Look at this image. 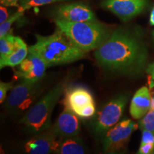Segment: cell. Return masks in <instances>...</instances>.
Wrapping results in <instances>:
<instances>
[{
  "instance_id": "52a82bcc",
  "label": "cell",
  "mask_w": 154,
  "mask_h": 154,
  "mask_svg": "<svg viewBox=\"0 0 154 154\" xmlns=\"http://www.w3.org/2000/svg\"><path fill=\"white\" fill-rule=\"evenodd\" d=\"M38 82L24 79L11 90L7 101L9 109L16 111L27 109L35 99L38 89Z\"/></svg>"
},
{
  "instance_id": "44dd1931",
  "label": "cell",
  "mask_w": 154,
  "mask_h": 154,
  "mask_svg": "<svg viewBox=\"0 0 154 154\" xmlns=\"http://www.w3.org/2000/svg\"><path fill=\"white\" fill-rule=\"evenodd\" d=\"M13 87V82H2L0 84V102L1 103L5 101L7 91Z\"/></svg>"
},
{
  "instance_id": "f1b7e54d",
  "label": "cell",
  "mask_w": 154,
  "mask_h": 154,
  "mask_svg": "<svg viewBox=\"0 0 154 154\" xmlns=\"http://www.w3.org/2000/svg\"><path fill=\"white\" fill-rule=\"evenodd\" d=\"M151 110H154V96H153V97L151 98Z\"/></svg>"
},
{
  "instance_id": "603a6c76",
  "label": "cell",
  "mask_w": 154,
  "mask_h": 154,
  "mask_svg": "<svg viewBox=\"0 0 154 154\" xmlns=\"http://www.w3.org/2000/svg\"><path fill=\"white\" fill-rule=\"evenodd\" d=\"M142 139L140 145L146 143L154 144V133L150 131H142Z\"/></svg>"
},
{
  "instance_id": "2e32d148",
  "label": "cell",
  "mask_w": 154,
  "mask_h": 154,
  "mask_svg": "<svg viewBox=\"0 0 154 154\" xmlns=\"http://www.w3.org/2000/svg\"><path fill=\"white\" fill-rule=\"evenodd\" d=\"M24 44L20 37L13 36L10 33L0 37V59L10 55Z\"/></svg>"
},
{
  "instance_id": "9a60e30c",
  "label": "cell",
  "mask_w": 154,
  "mask_h": 154,
  "mask_svg": "<svg viewBox=\"0 0 154 154\" xmlns=\"http://www.w3.org/2000/svg\"><path fill=\"white\" fill-rule=\"evenodd\" d=\"M85 153L84 146L77 136L61 138L58 149L55 153L83 154Z\"/></svg>"
},
{
  "instance_id": "5bb4252c",
  "label": "cell",
  "mask_w": 154,
  "mask_h": 154,
  "mask_svg": "<svg viewBox=\"0 0 154 154\" xmlns=\"http://www.w3.org/2000/svg\"><path fill=\"white\" fill-rule=\"evenodd\" d=\"M151 97L149 89L143 86L134 94L131 102L130 113L135 119H140L151 109Z\"/></svg>"
},
{
  "instance_id": "ffe728a7",
  "label": "cell",
  "mask_w": 154,
  "mask_h": 154,
  "mask_svg": "<svg viewBox=\"0 0 154 154\" xmlns=\"http://www.w3.org/2000/svg\"><path fill=\"white\" fill-rule=\"evenodd\" d=\"M139 126L142 131L147 130L154 133V110L150 109L149 112L140 119Z\"/></svg>"
},
{
  "instance_id": "cb8c5ba5",
  "label": "cell",
  "mask_w": 154,
  "mask_h": 154,
  "mask_svg": "<svg viewBox=\"0 0 154 154\" xmlns=\"http://www.w3.org/2000/svg\"><path fill=\"white\" fill-rule=\"evenodd\" d=\"M138 153L140 154H152L154 153V144L146 143L140 145Z\"/></svg>"
},
{
  "instance_id": "8fae6325",
  "label": "cell",
  "mask_w": 154,
  "mask_h": 154,
  "mask_svg": "<svg viewBox=\"0 0 154 154\" xmlns=\"http://www.w3.org/2000/svg\"><path fill=\"white\" fill-rule=\"evenodd\" d=\"M47 67L39 55L29 50L27 57L19 64L20 72H17V75L23 79L38 82L44 77Z\"/></svg>"
},
{
  "instance_id": "d4e9b609",
  "label": "cell",
  "mask_w": 154,
  "mask_h": 154,
  "mask_svg": "<svg viewBox=\"0 0 154 154\" xmlns=\"http://www.w3.org/2000/svg\"><path fill=\"white\" fill-rule=\"evenodd\" d=\"M19 1L20 0H0L1 5L5 7H19Z\"/></svg>"
},
{
  "instance_id": "7a4b0ae2",
  "label": "cell",
  "mask_w": 154,
  "mask_h": 154,
  "mask_svg": "<svg viewBox=\"0 0 154 154\" xmlns=\"http://www.w3.org/2000/svg\"><path fill=\"white\" fill-rule=\"evenodd\" d=\"M36 44L29 50L39 55L48 67L78 61L86 54L58 28L51 35L36 34Z\"/></svg>"
},
{
  "instance_id": "3957f363",
  "label": "cell",
  "mask_w": 154,
  "mask_h": 154,
  "mask_svg": "<svg viewBox=\"0 0 154 154\" xmlns=\"http://www.w3.org/2000/svg\"><path fill=\"white\" fill-rule=\"evenodd\" d=\"M57 28L85 52L96 49L111 33L105 25L97 20L72 22L55 19Z\"/></svg>"
},
{
  "instance_id": "83f0119b",
  "label": "cell",
  "mask_w": 154,
  "mask_h": 154,
  "mask_svg": "<svg viewBox=\"0 0 154 154\" xmlns=\"http://www.w3.org/2000/svg\"><path fill=\"white\" fill-rule=\"evenodd\" d=\"M150 24L154 26V7L153 10L151 11V16H150Z\"/></svg>"
},
{
  "instance_id": "e0dca14e",
  "label": "cell",
  "mask_w": 154,
  "mask_h": 154,
  "mask_svg": "<svg viewBox=\"0 0 154 154\" xmlns=\"http://www.w3.org/2000/svg\"><path fill=\"white\" fill-rule=\"evenodd\" d=\"M28 54L29 48L25 43L19 49L15 50L10 55L7 56L4 59H0V68L2 69L6 66L14 67L17 65H19L26 59Z\"/></svg>"
},
{
  "instance_id": "277c9868",
  "label": "cell",
  "mask_w": 154,
  "mask_h": 154,
  "mask_svg": "<svg viewBox=\"0 0 154 154\" xmlns=\"http://www.w3.org/2000/svg\"><path fill=\"white\" fill-rule=\"evenodd\" d=\"M64 87V84H57L26 113L21 122L30 132L38 134L51 127V113Z\"/></svg>"
},
{
  "instance_id": "7402d4cb",
  "label": "cell",
  "mask_w": 154,
  "mask_h": 154,
  "mask_svg": "<svg viewBox=\"0 0 154 154\" xmlns=\"http://www.w3.org/2000/svg\"><path fill=\"white\" fill-rule=\"evenodd\" d=\"M96 109H95V104L94 103H91V104L88 105L87 106L82 109L81 111L79 116L82 117V118H88V117L93 116L95 113Z\"/></svg>"
},
{
  "instance_id": "f546056e",
  "label": "cell",
  "mask_w": 154,
  "mask_h": 154,
  "mask_svg": "<svg viewBox=\"0 0 154 154\" xmlns=\"http://www.w3.org/2000/svg\"><path fill=\"white\" fill-rule=\"evenodd\" d=\"M153 37H154V32H153Z\"/></svg>"
},
{
  "instance_id": "6da1fadb",
  "label": "cell",
  "mask_w": 154,
  "mask_h": 154,
  "mask_svg": "<svg viewBox=\"0 0 154 154\" xmlns=\"http://www.w3.org/2000/svg\"><path fill=\"white\" fill-rule=\"evenodd\" d=\"M94 56L101 66L122 74L140 72L148 58L147 50L140 38L123 29L111 33L96 49Z\"/></svg>"
},
{
  "instance_id": "ba28073f",
  "label": "cell",
  "mask_w": 154,
  "mask_h": 154,
  "mask_svg": "<svg viewBox=\"0 0 154 154\" xmlns=\"http://www.w3.org/2000/svg\"><path fill=\"white\" fill-rule=\"evenodd\" d=\"M59 137L50 127L44 132L40 133L26 142L25 151L30 154H48L56 153L60 143Z\"/></svg>"
},
{
  "instance_id": "ac0fdd59",
  "label": "cell",
  "mask_w": 154,
  "mask_h": 154,
  "mask_svg": "<svg viewBox=\"0 0 154 154\" xmlns=\"http://www.w3.org/2000/svg\"><path fill=\"white\" fill-rule=\"evenodd\" d=\"M61 1H64V0H20L19 9L24 11L25 10L32 8V7L49 5V4Z\"/></svg>"
},
{
  "instance_id": "484cf974",
  "label": "cell",
  "mask_w": 154,
  "mask_h": 154,
  "mask_svg": "<svg viewBox=\"0 0 154 154\" xmlns=\"http://www.w3.org/2000/svg\"><path fill=\"white\" fill-rule=\"evenodd\" d=\"M9 12L5 6H1L0 7V23H3L9 18Z\"/></svg>"
},
{
  "instance_id": "7c38bea8",
  "label": "cell",
  "mask_w": 154,
  "mask_h": 154,
  "mask_svg": "<svg viewBox=\"0 0 154 154\" xmlns=\"http://www.w3.org/2000/svg\"><path fill=\"white\" fill-rule=\"evenodd\" d=\"M63 106V111L51 128L61 138L77 136L81 130L79 116L67 106Z\"/></svg>"
},
{
  "instance_id": "30bf717a",
  "label": "cell",
  "mask_w": 154,
  "mask_h": 154,
  "mask_svg": "<svg viewBox=\"0 0 154 154\" xmlns=\"http://www.w3.org/2000/svg\"><path fill=\"white\" fill-rule=\"evenodd\" d=\"M56 19L72 22L96 20L89 7L83 3H72L59 7L55 11Z\"/></svg>"
},
{
  "instance_id": "d6986e66",
  "label": "cell",
  "mask_w": 154,
  "mask_h": 154,
  "mask_svg": "<svg viewBox=\"0 0 154 154\" xmlns=\"http://www.w3.org/2000/svg\"><path fill=\"white\" fill-rule=\"evenodd\" d=\"M24 11L18 9L17 12H15L14 14L9 17L5 22L2 23L1 25H0V37H2V36L7 35L10 32L11 25L24 14Z\"/></svg>"
},
{
  "instance_id": "5b68a950",
  "label": "cell",
  "mask_w": 154,
  "mask_h": 154,
  "mask_svg": "<svg viewBox=\"0 0 154 154\" xmlns=\"http://www.w3.org/2000/svg\"><path fill=\"white\" fill-rule=\"evenodd\" d=\"M126 102V96H118L109 101L101 109L94 121V130L97 134L107 132L119 122L124 113Z\"/></svg>"
},
{
  "instance_id": "4fadbf2b",
  "label": "cell",
  "mask_w": 154,
  "mask_h": 154,
  "mask_svg": "<svg viewBox=\"0 0 154 154\" xmlns=\"http://www.w3.org/2000/svg\"><path fill=\"white\" fill-rule=\"evenodd\" d=\"M63 103L79 116L84 108L94 103V100L93 96L88 89L76 86L67 90L65 98L63 99Z\"/></svg>"
},
{
  "instance_id": "9c48e42d",
  "label": "cell",
  "mask_w": 154,
  "mask_h": 154,
  "mask_svg": "<svg viewBox=\"0 0 154 154\" xmlns=\"http://www.w3.org/2000/svg\"><path fill=\"white\" fill-rule=\"evenodd\" d=\"M146 0H104L102 7L111 11L124 22L134 18L143 11Z\"/></svg>"
},
{
  "instance_id": "8992f818",
  "label": "cell",
  "mask_w": 154,
  "mask_h": 154,
  "mask_svg": "<svg viewBox=\"0 0 154 154\" xmlns=\"http://www.w3.org/2000/svg\"><path fill=\"white\" fill-rule=\"evenodd\" d=\"M137 128V124L129 119L117 123L106 134L103 142V151L106 153L120 151L126 145L131 135Z\"/></svg>"
},
{
  "instance_id": "4316f807",
  "label": "cell",
  "mask_w": 154,
  "mask_h": 154,
  "mask_svg": "<svg viewBox=\"0 0 154 154\" xmlns=\"http://www.w3.org/2000/svg\"><path fill=\"white\" fill-rule=\"evenodd\" d=\"M146 72L148 74H149L150 77L151 78V79L154 81V62L152 63L151 64H150L148 68L146 69Z\"/></svg>"
}]
</instances>
